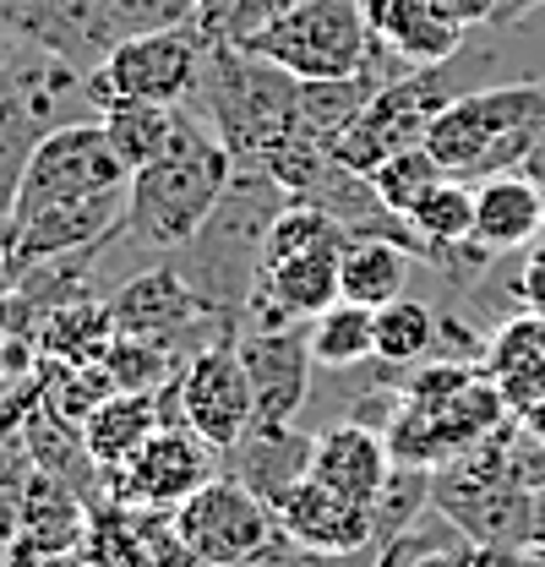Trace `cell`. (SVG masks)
I'll return each instance as SVG.
<instances>
[{
  "label": "cell",
  "instance_id": "cell-29",
  "mask_svg": "<svg viewBox=\"0 0 545 567\" xmlns=\"http://www.w3.org/2000/svg\"><path fill=\"white\" fill-rule=\"evenodd\" d=\"M99 44L104 55L126 39L142 33H169V28H186L197 22V0H99Z\"/></svg>",
  "mask_w": 545,
  "mask_h": 567
},
{
  "label": "cell",
  "instance_id": "cell-35",
  "mask_svg": "<svg viewBox=\"0 0 545 567\" xmlns=\"http://www.w3.org/2000/svg\"><path fill=\"white\" fill-rule=\"evenodd\" d=\"M448 22H459L464 33L470 28H491V17H496V0H431Z\"/></svg>",
  "mask_w": 545,
  "mask_h": 567
},
{
  "label": "cell",
  "instance_id": "cell-34",
  "mask_svg": "<svg viewBox=\"0 0 545 567\" xmlns=\"http://www.w3.org/2000/svg\"><path fill=\"white\" fill-rule=\"evenodd\" d=\"M470 567H545V557L535 546H475Z\"/></svg>",
  "mask_w": 545,
  "mask_h": 567
},
{
  "label": "cell",
  "instance_id": "cell-19",
  "mask_svg": "<svg viewBox=\"0 0 545 567\" xmlns=\"http://www.w3.org/2000/svg\"><path fill=\"white\" fill-rule=\"evenodd\" d=\"M485 377L502 388L513 415L545 404V317L524 311V317L502 322L496 339L485 344Z\"/></svg>",
  "mask_w": 545,
  "mask_h": 567
},
{
  "label": "cell",
  "instance_id": "cell-31",
  "mask_svg": "<svg viewBox=\"0 0 545 567\" xmlns=\"http://www.w3.org/2000/svg\"><path fill=\"white\" fill-rule=\"evenodd\" d=\"M104 365H110V377H115V388L121 393H158V388H169L175 377H181V354H169L164 344H147V339H121L115 333V344L104 354Z\"/></svg>",
  "mask_w": 545,
  "mask_h": 567
},
{
  "label": "cell",
  "instance_id": "cell-7",
  "mask_svg": "<svg viewBox=\"0 0 545 567\" xmlns=\"http://www.w3.org/2000/svg\"><path fill=\"white\" fill-rule=\"evenodd\" d=\"M207 39L213 33L203 22L126 39L88 71V99L99 104V115L121 99H132V104H186L197 93V76H203Z\"/></svg>",
  "mask_w": 545,
  "mask_h": 567
},
{
  "label": "cell",
  "instance_id": "cell-21",
  "mask_svg": "<svg viewBox=\"0 0 545 567\" xmlns=\"http://www.w3.org/2000/svg\"><path fill=\"white\" fill-rule=\"evenodd\" d=\"M414 251L399 246V240H354L343 246L339 262V300H354V306H393L409 289V274H414Z\"/></svg>",
  "mask_w": 545,
  "mask_h": 567
},
{
  "label": "cell",
  "instance_id": "cell-1",
  "mask_svg": "<svg viewBox=\"0 0 545 567\" xmlns=\"http://www.w3.org/2000/svg\"><path fill=\"white\" fill-rule=\"evenodd\" d=\"M235 153L218 142V132L186 104L175 142L132 175V197H126V218L115 229L121 246H142V251H181L197 240L207 213L218 208L224 186L235 181Z\"/></svg>",
  "mask_w": 545,
  "mask_h": 567
},
{
  "label": "cell",
  "instance_id": "cell-38",
  "mask_svg": "<svg viewBox=\"0 0 545 567\" xmlns=\"http://www.w3.org/2000/svg\"><path fill=\"white\" fill-rule=\"evenodd\" d=\"M518 175H529V181H535V186H541V192H545V132H541V137H535V147L524 153V164H518Z\"/></svg>",
  "mask_w": 545,
  "mask_h": 567
},
{
  "label": "cell",
  "instance_id": "cell-18",
  "mask_svg": "<svg viewBox=\"0 0 545 567\" xmlns=\"http://www.w3.org/2000/svg\"><path fill=\"white\" fill-rule=\"evenodd\" d=\"M545 235V192L507 169V175H491L475 186V246L491 257H507V251H524Z\"/></svg>",
  "mask_w": 545,
  "mask_h": 567
},
{
  "label": "cell",
  "instance_id": "cell-28",
  "mask_svg": "<svg viewBox=\"0 0 545 567\" xmlns=\"http://www.w3.org/2000/svg\"><path fill=\"white\" fill-rule=\"evenodd\" d=\"M436 354V306L399 295L393 306H377V360L382 365H420Z\"/></svg>",
  "mask_w": 545,
  "mask_h": 567
},
{
  "label": "cell",
  "instance_id": "cell-13",
  "mask_svg": "<svg viewBox=\"0 0 545 567\" xmlns=\"http://www.w3.org/2000/svg\"><path fill=\"white\" fill-rule=\"evenodd\" d=\"M278 529L311 551H328V557H360V551H377V518H371V502L360 496H343L322 481H300L295 492L278 502Z\"/></svg>",
  "mask_w": 545,
  "mask_h": 567
},
{
  "label": "cell",
  "instance_id": "cell-27",
  "mask_svg": "<svg viewBox=\"0 0 545 567\" xmlns=\"http://www.w3.org/2000/svg\"><path fill=\"white\" fill-rule=\"evenodd\" d=\"M371 93H377V82H371L366 71H354V76H328V82H300V93H295L300 132L333 153V142L354 126V115L371 104Z\"/></svg>",
  "mask_w": 545,
  "mask_h": 567
},
{
  "label": "cell",
  "instance_id": "cell-9",
  "mask_svg": "<svg viewBox=\"0 0 545 567\" xmlns=\"http://www.w3.org/2000/svg\"><path fill=\"white\" fill-rule=\"evenodd\" d=\"M175 535L186 551H197L213 567H246L278 529V513H272L263 496H251L235 475H213L207 486L186 496L175 513H169Z\"/></svg>",
  "mask_w": 545,
  "mask_h": 567
},
{
  "label": "cell",
  "instance_id": "cell-8",
  "mask_svg": "<svg viewBox=\"0 0 545 567\" xmlns=\"http://www.w3.org/2000/svg\"><path fill=\"white\" fill-rule=\"evenodd\" d=\"M115 186H132V169L115 158V147L104 137L99 121H71L55 126L50 137L33 147L28 169H22V186H17V208H11V229H22L28 218H39L55 203L71 197H93V192H115Z\"/></svg>",
  "mask_w": 545,
  "mask_h": 567
},
{
  "label": "cell",
  "instance_id": "cell-16",
  "mask_svg": "<svg viewBox=\"0 0 545 567\" xmlns=\"http://www.w3.org/2000/svg\"><path fill=\"white\" fill-rule=\"evenodd\" d=\"M366 11V28L377 44H388L404 66H442L453 61L470 39L459 22H448L431 0H360Z\"/></svg>",
  "mask_w": 545,
  "mask_h": 567
},
{
  "label": "cell",
  "instance_id": "cell-17",
  "mask_svg": "<svg viewBox=\"0 0 545 567\" xmlns=\"http://www.w3.org/2000/svg\"><path fill=\"white\" fill-rule=\"evenodd\" d=\"M393 475V447L382 431L360 421H343L317 431V447H311V481L333 486L343 496H360V502H377V492L388 486Z\"/></svg>",
  "mask_w": 545,
  "mask_h": 567
},
{
  "label": "cell",
  "instance_id": "cell-2",
  "mask_svg": "<svg viewBox=\"0 0 545 567\" xmlns=\"http://www.w3.org/2000/svg\"><path fill=\"white\" fill-rule=\"evenodd\" d=\"M295 197L272 181L268 169H235V181L224 186L218 208L207 213L192 246H181V274L203 295L213 311H224L240 328V311L251 300V289L263 279V251H268L272 218L289 208Z\"/></svg>",
  "mask_w": 545,
  "mask_h": 567
},
{
  "label": "cell",
  "instance_id": "cell-14",
  "mask_svg": "<svg viewBox=\"0 0 545 567\" xmlns=\"http://www.w3.org/2000/svg\"><path fill=\"white\" fill-rule=\"evenodd\" d=\"M99 0H0V39L22 50H44L76 71L104 61L99 44Z\"/></svg>",
  "mask_w": 545,
  "mask_h": 567
},
{
  "label": "cell",
  "instance_id": "cell-26",
  "mask_svg": "<svg viewBox=\"0 0 545 567\" xmlns=\"http://www.w3.org/2000/svg\"><path fill=\"white\" fill-rule=\"evenodd\" d=\"M115 393H121V388H115V377H110L104 360H88V365L44 360V371H39V410H44L50 421L71 425V431H82L88 415H93L99 404H110Z\"/></svg>",
  "mask_w": 545,
  "mask_h": 567
},
{
  "label": "cell",
  "instance_id": "cell-30",
  "mask_svg": "<svg viewBox=\"0 0 545 567\" xmlns=\"http://www.w3.org/2000/svg\"><path fill=\"white\" fill-rule=\"evenodd\" d=\"M366 181L377 186V197H382L388 208L404 213V218H409V208H414V203H420L425 192H436V186L448 181V169H442V164L431 158V147L420 142V147H404V153H393V158H388L382 169H371Z\"/></svg>",
  "mask_w": 545,
  "mask_h": 567
},
{
  "label": "cell",
  "instance_id": "cell-23",
  "mask_svg": "<svg viewBox=\"0 0 545 567\" xmlns=\"http://www.w3.org/2000/svg\"><path fill=\"white\" fill-rule=\"evenodd\" d=\"M39 354L44 360H61V365H88V360H104L115 344V317H110V300H66L55 306L44 322H39Z\"/></svg>",
  "mask_w": 545,
  "mask_h": 567
},
{
  "label": "cell",
  "instance_id": "cell-39",
  "mask_svg": "<svg viewBox=\"0 0 545 567\" xmlns=\"http://www.w3.org/2000/svg\"><path fill=\"white\" fill-rule=\"evenodd\" d=\"M529 546L545 557V486L535 492V518H529Z\"/></svg>",
  "mask_w": 545,
  "mask_h": 567
},
{
  "label": "cell",
  "instance_id": "cell-22",
  "mask_svg": "<svg viewBox=\"0 0 545 567\" xmlns=\"http://www.w3.org/2000/svg\"><path fill=\"white\" fill-rule=\"evenodd\" d=\"M164 425V410H158V393H115L110 404H99L88 425H82V442L93 453L99 470H115L126 464L136 447Z\"/></svg>",
  "mask_w": 545,
  "mask_h": 567
},
{
  "label": "cell",
  "instance_id": "cell-6",
  "mask_svg": "<svg viewBox=\"0 0 545 567\" xmlns=\"http://www.w3.org/2000/svg\"><path fill=\"white\" fill-rule=\"evenodd\" d=\"M110 317H115V333L121 339H147V344H164L169 354L192 360L197 350L218 344V339H235L240 328L213 311L203 295L192 289V279L175 268V262H158V268H142L110 295Z\"/></svg>",
  "mask_w": 545,
  "mask_h": 567
},
{
  "label": "cell",
  "instance_id": "cell-4",
  "mask_svg": "<svg viewBox=\"0 0 545 567\" xmlns=\"http://www.w3.org/2000/svg\"><path fill=\"white\" fill-rule=\"evenodd\" d=\"M431 507H442L470 546H529L535 492L513 464V425L431 470Z\"/></svg>",
  "mask_w": 545,
  "mask_h": 567
},
{
  "label": "cell",
  "instance_id": "cell-25",
  "mask_svg": "<svg viewBox=\"0 0 545 567\" xmlns=\"http://www.w3.org/2000/svg\"><path fill=\"white\" fill-rule=\"evenodd\" d=\"M306 344H311V360L328 371L371 365L377 360V311L354 306V300H333L328 311H317L306 322Z\"/></svg>",
  "mask_w": 545,
  "mask_h": 567
},
{
  "label": "cell",
  "instance_id": "cell-5",
  "mask_svg": "<svg viewBox=\"0 0 545 567\" xmlns=\"http://www.w3.org/2000/svg\"><path fill=\"white\" fill-rule=\"evenodd\" d=\"M240 50L284 66L295 82H328V76H354L366 66L371 28H366L360 0H295Z\"/></svg>",
  "mask_w": 545,
  "mask_h": 567
},
{
  "label": "cell",
  "instance_id": "cell-37",
  "mask_svg": "<svg viewBox=\"0 0 545 567\" xmlns=\"http://www.w3.org/2000/svg\"><path fill=\"white\" fill-rule=\"evenodd\" d=\"M235 6H240V0H197V22L218 39V33H224V22L235 17Z\"/></svg>",
  "mask_w": 545,
  "mask_h": 567
},
{
  "label": "cell",
  "instance_id": "cell-33",
  "mask_svg": "<svg viewBox=\"0 0 545 567\" xmlns=\"http://www.w3.org/2000/svg\"><path fill=\"white\" fill-rule=\"evenodd\" d=\"M246 567H377V551H360V557H328V551H311V546L289 540L284 529H272V540Z\"/></svg>",
  "mask_w": 545,
  "mask_h": 567
},
{
  "label": "cell",
  "instance_id": "cell-24",
  "mask_svg": "<svg viewBox=\"0 0 545 567\" xmlns=\"http://www.w3.org/2000/svg\"><path fill=\"white\" fill-rule=\"evenodd\" d=\"M181 110H186V104H132V99H121V104H110V110L99 115V126H104V137L115 147V158L136 175V169H147V164L175 142Z\"/></svg>",
  "mask_w": 545,
  "mask_h": 567
},
{
  "label": "cell",
  "instance_id": "cell-10",
  "mask_svg": "<svg viewBox=\"0 0 545 567\" xmlns=\"http://www.w3.org/2000/svg\"><path fill=\"white\" fill-rule=\"evenodd\" d=\"M213 475H218V447H207L192 425H158L126 464L104 470V496L142 513H175Z\"/></svg>",
  "mask_w": 545,
  "mask_h": 567
},
{
  "label": "cell",
  "instance_id": "cell-20",
  "mask_svg": "<svg viewBox=\"0 0 545 567\" xmlns=\"http://www.w3.org/2000/svg\"><path fill=\"white\" fill-rule=\"evenodd\" d=\"M343 246H349V235H343V240H328V246H311V251H300V257L268 262V268H263V279H257V289L268 295L284 317L311 322L317 311H328V306L339 300Z\"/></svg>",
  "mask_w": 545,
  "mask_h": 567
},
{
  "label": "cell",
  "instance_id": "cell-11",
  "mask_svg": "<svg viewBox=\"0 0 545 567\" xmlns=\"http://www.w3.org/2000/svg\"><path fill=\"white\" fill-rule=\"evenodd\" d=\"M175 399H181V421L203 436L207 447H235L251 425H257V399H251V377L240 365L235 339H218L197 350L181 377H175Z\"/></svg>",
  "mask_w": 545,
  "mask_h": 567
},
{
  "label": "cell",
  "instance_id": "cell-12",
  "mask_svg": "<svg viewBox=\"0 0 545 567\" xmlns=\"http://www.w3.org/2000/svg\"><path fill=\"white\" fill-rule=\"evenodd\" d=\"M240 365L251 377V399H257V421L284 425L300 415L306 393H311V344H306V322L289 328H263V333H235Z\"/></svg>",
  "mask_w": 545,
  "mask_h": 567
},
{
  "label": "cell",
  "instance_id": "cell-36",
  "mask_svg": "<svg viewBox=\"0 0 545 567\" xmlns=\"http://www.w3.org/2000/svg\"><path fill=\"white\" fill-rule=\"evenodd\" d=\"M518 295L529 300L535 317H545V235L535 240V257H529V268H524V279H518Z\"/></svg>",
  "mask_w": 545,
  "mask_h": 567
},
{
  "label": "cell",
  "instance_id": "cell-32",
  "mask_svg": "<svg viewBox=\"0 0 545 567\" xmlns=\"http://www.w3.org/2000/svg\"><path fill=\"white\" fill-rule=\"evenodd\" d=\"M431 507V470H414V464H393L388 486L371 502V518H377V546H388L393 535H404L409 524Z\"/></svg>",
  "mask_w": 545,
  "mask_h": 567
},
{
  "label": "cell",
  "instance_id": "cell-15",
  "mask_svg": "<svg viewBox=\"0 0 545 567\" xmlns=\"http://www.w3.org/2000/svg\"><path fill=\"white\" fill-rule=\"evenodd\" d=\"M311 447H317V436L295 431V421H284V425L257 421L235 447L218 453V475H235L246 492L263 496L272 513H278V502L311 475Z\"/></svg>",
  "mask_w": 545,
  "mask_h": 567
},
{
  "label": "cell",
  "instance_id": "cell-3",
  "mask_svg": "<svg viewBox=\"0 0 545 567\" xmlns=\"http://www.w3.org/2000/svg\"><path fill=\"white\" fill-rule=\"evenodd\" d=\"M295 93H300V82L284 66H272V61L240 50V44L207 39L203 76H197V93L186 104L218 132V142L235 153L240 169H263V158L272 147L300 132Z\"/></svg>",
  "mask_w": 545,
  "mask_h": 567
}]
</instances>
